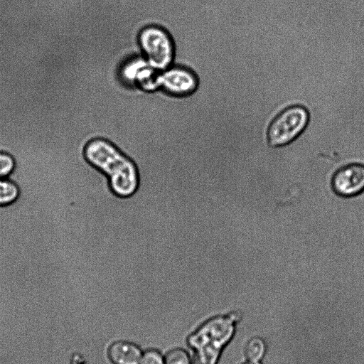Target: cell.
<instances>
[{
	"label": "cell",
	"instance_id": "cell-1",
	"mask_svg": "<svg viewBox=\"0 0 364 364\" xmlns=\"http://www.w3.org/2000/svg\"><path fill=\"white\" fill-rule=\"evenodd\" d=\"M85 161L107 179L110 192L119 198L134 196L140 186V173L135 161L107 139L96 137L82 147Z\"/></svg>",
	"mask_w": 364,
	"mask_h": 364
},
{
	"label": "cell",
	"instance_id": "cell-2",
	"mask_svg": "<svg viewBox=\"0 0 364 364\" xmlns=\"http://www.w3.org/2000/svg\"><path fill=\"white\" fill-rule=\"evenodd\" d=\"M237 319L236 314L217 316L188 336V344L195 354L193 364H217L223 349L232 337Z\"/></svg>",
	"mask_w": 364,
	"mask_h": 364
},
{
	"label": "cell",
	"instance_id": "cell-3",
	"mask_svg": "<svg viewBox=\"0 0 364 364\" xmlns=\"http://www.w3.org/2000/svg\"><path fill=\"white\" fill-rule=\"evenodd\" d=\"M137 41L150 66L163 71L173 64L175 45L171 34L158 25H149L139 33Z\"/></svg>",
	"mask_w": 364,
	"mask_h": 364
},
{
	"label": "cell",
	"instance_id": "cell-4",
	"mask_svg": "<svg viewBox=\"0 0 364 364\" xmlns=\"http://www.w3.org/2000/svg\"><path fill=\"white\" fill-rule=\"evenodd\" d=\"M309 121L308 109L301 105L285 107L269 122L267 141L272 147L286 146L297 139L306 128Z\"/></svg>",
	"mask_w": 364,
	"mask_h": 364
},
{
	"label": "cell",
	"instance_id": "cell-5",
	"mask_svg": "<svg viewBox=\"0 0 364 364\" xmlns=\"http://www.w3.org/2000/svg\"><path fill=\"white\" fill-rule=\"evenodd\" d=\"M198 85L196 74L191 68L173 64L161 73V90L174 97L193 94Z\"/></svg>",
	"mask_w": 364,
	"mask_h": 364
},
{
	"label": "cell",
	"instance_id": "cell-6",
	"mask_svg": "<svg viewBox=\"0 0 364 364\" xmlns=\"http://www.w3.org/2000/svg\"><path fill=\"white\" fill-rule=\"evenodd\" d=\"M331 186L338 196L353 198L364 192V164L350 163L338 168L333 174Z\"/></svg>",
	"mask_w": 364,
	"mask_h": 364
},
{
	"label": "cell",
	"instance_id": "cell-7",
	"mask_svg": "<svg viewBox=\"0 0 364 364\" xmlns=\"http://www.w3.org/2000/svg\"><path fill=\"white\" fill-rule=\"evenodd\" d=\"M143 353L136 344L127 341H117L107 350V355L113 364H139Z\"/></svg>",
	"mask_w": 364,
	"mask_h": 364
},
{
	"label": "cell",
	"instance_id": "cell-8",
	"mask_svg": "<svg viewBox=\"0 0 364 364\" xmlns=\"http://www.w3.org/2000/svg\"><path fill=\"white\" fill-rule=\"evenodd\" d=\"M20 193L18 186L12 181L0 178V206L9 205L14 203Z\"/></svg>",
	"mask_w": 364,
	"mask_h": 364
},
{
	"label": "cell",
	"instance_id": "cell-9",
	"mask_svg": "<svg viewBox=\"0 0 364 364\" xmlns=\"http://www.w3.org/2000/svg\"><path fill=\"white\" fill-rule=\"evenodd\" d=\"M265 344L262 339L258 337L250 339L245 348L247 358L251 361H259L264 355Z\"/></svg>",
	"mask_w": 364,
	"mask_h": 364
},
{
	"label": "cell",
	"instance_id": "cell-10",
	"mask_svg": "<svg viewBox=\"0 0 364 364\" xmlns=\"http://www.w3.org/2000/svg\"><path fill=\"white\" fill-rule=\"evenodd\" d=\"M165 364H192L188 352L181 348L169 350L164 357Z\"/></svg>",
	"mask_w": 364,
	"mask_h": 364
},
{
	"label": "cell",
	"instance_id": "cell-11",
	"mask_svg": "<svg viewBox=\"0 0 364 364\" xmlns=\"http://www.w3.org/2000/svg\"><path fill=\"white\" fill-rule=\"evenodd\" d=\"M16 161L9 154L0 151V178H6L15 169Z\"/></svg>",
	"mask_w": 364,
	"mask_h": 364
},
{
	"label": "cell",
	"instance_id": "cell-12",
	"mask_svg": "<svg viewBox=\"0 0 364 364\" xmlns=\"http://www.w3.org/2000/svg\"><path fill=\"white\" fill-rule=\"evenodd\" d=\"M139 364H165L164 357L156 350H147L143 353Z\"/></svg>",
	"mask_w": 364,
	"mask_h": 364
},
{
	"label": "cell",
	"instance_id": "cell-13",
	"mask_svg": "<svg viewBox=\"0 0 364 364\" xmlns=\"http://www.w3.org/2000/svg\"><path fill=\"white\" fill-rule=\"evenodd\" d=\"M243 364H261V363H259L258 361H251V360H250L249 362L243 363Z\"/></svg>",
	"mask_w": 364,
	"mask_h": 364
}]
</instances>
